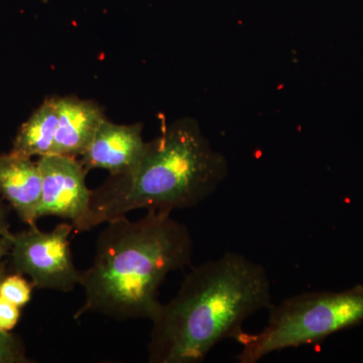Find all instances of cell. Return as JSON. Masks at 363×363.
<instances>
[{
  "label": "cell",
  "mask_w": 363,
  "mask_h": 363,
  "mask_svg": "<svg viewBox=\"0 0 363 363\" xmlns=\"http://www.w3.org/2000/svg\"><path fill=\"white\" fill-rule=\"evenodd\" d=\"M272 305L259 262L236 252L194 267L175 297L152 319L150 363H200L224 339H236L248 317Z\"/></svg>",
  "instance_id": "6da1fadb"
},
{
  "label": "cell",
  "mask_w": 363,
  "mask_h": 363,
  "mask_svg": "<svg viewBox=\"0 0 363 363\" xmlns=\"http://www.w3.org/2000/svg\"><path fill=\"white\" fill-rule=\"evenodd\" d=\"M106 224L98 235L93 264L82 272L84 303L74 318L94 313L117 321H152L162 304L157 296L164 279L192 259L190 231L162 211Z\"/></svg>",
  "instance_id": "7a4b0ae2"
},
{
  "label": "cell",
  "mask_w": 363,
  "mask_h": 363,
  "mask_svg": "<svg viewBox=\"0 0 363 363\" xmlns=\"http://www.w3.org/2000/svg\"><path fill=\"white\" fill-rule=\"evenodd\" d=\"M228 162L203 135L194 119L184 118L147 143L130 173L111 176L92 190L87 214L76 229L89 231L135 210L162 211L198 206L228 176Z\"/></svg>",
  "instance_id": "3957f363"
},
{
  "label": "cell",
  "mask_w": 363,
  "mask_h": 363,
  "mask_svg": "<svg viewBox=\"0 0 363 363\" xmlns=\"http://www.w3.org/2000/svg\"><path fill=\"white\" fill-rule=\"evenodd\" d=\"M269 320L259 333L243 331L238 360L255 363L271 353L319 342L363 322V286L342 292L300 294L269 307Z\"/></svg>",
  "instance_id": "277c9868"
},
{
  "label": "cell",
  "mask_w": 363,
  "mask_h": 363,
  "mask_svg": "<svg viewBox=\"0 0 363 363\" xmlns=\"http://www.w3.org/2000/svg\"><path fill=\"white\" fill-rule=\"evenodd\" d=\"M71 223H61L45 233L37 226L11 234V255L18 274L32 279L33 286L72 292L80 286L82 272L74 264L70 247Z\"/></svg>",
  "instance_id": "5b68a950"
},
{
  "label": "cell",
  "mask_w": 363,
  "mask_h": 363,
  "mask_svg": "<svg viewBox=\"0 0 363 363\" xmlns=\"http://www.w3.org/2000/svg\"><path fill=\"white\" fill-rule=\"evenodd\" d=\"M38 164L42 175L38 218L60 217L71 221L76 231L87 214L92 195L86 186L87 169L75 157L61 155L40 157Z\"/></svg>",
  "instance_id": "8992f818"
},
{
  "label": "cell",
  "mask_w": 363,
  "mask_h": 363,
  "mask_svg": "<svg viewBox=\"0 0 363 363\" xmlns=\"http://www.w3.org/2000/svg\"><path fill=\"white\" fill-rule=\"evenodd\" d=\"M140 124L123 125L102 121L88 149L82 155L87 171L104 169L111 176L130 173L142 161L147 143L142 135Z\"/></svg>",
  "instance_id": "52a82bcc"
},
{
  "label": "cell",
  "mask_w": 363,
  "mask_h": 363,
  "mask_svg": "<svg viewBox=\"0 0 363 363\" xmlns=\"http://www.w3.org/2000/svg\"><path fill=\"white\" fill-rule=\"evenodd\" d=\"M0 195L9 203L21 221L35 225L42 196V175L32 157L9 152L0 156Z\"/></svg>",
  "instance_id": "ba28073f"
},
{
  "label": "cell",
  "mask_w": 363,
  "mask_h": 363,
  "mask_svg": "<svg viewBox=\"0 0 363 363\" xmlns=\"http://www.w3.org/2000/svg\"><path fill=\"white\" fill-rule=\"evenodd\" d=\"M58 126L52 155L82 156L89 147L104 111L96 104L75 96L56 97Z\"/></svg>",
  "instance_id": "9c48e42d"
},
{
  "label": "cell",
  "mask_w": 363,
  "mask_h": 363,
  "mask_svg": "<svg viewBox=\"0 0 363 363\" xmlns=\"http://www.w3.org/2000/svg\"><path fill=\"white\" fill-rule=\"evenodd\" d=\"M57 126L56 97L49 98L21 125L11 152L26 157L52 155Z\"/></svg>",
  "instance_id": "30bf717a"
},
{
  "label": "cell",
  "mask_w": 363,
  "mask_h": 363,
  "mask_svg": "<svg viewBox=\"0 0 363 363\" xmlns=\"http://www.w3.org/2000/svg\"><path fill=\"white\" fill-rule=\"evenodd\" d=\"M0 297L18 307H23L32 298V286L21 274L7 277L4 281H0Z\"/></svg>",
  "instance_id": "8fae6325"
},
{
  "label": "cell",
  "mask_w": 363,
  "mask_h": 363,
  "mask_svg": "<svg viewBox=\"0 0 363 363\" xmlns=\"http://www.w3.org/2000/svg\"><path fill=\"white\" fill-rule=\"evenodd\" d=\"M30 362L23 344L9 332L0 330V363Z\"/></svg>",
  "instance_id": "7c38bea8"
},
{
  "label": "cell",
  "mask_w": 363,
  "mask_h": 363,
  "mask_svg": "<svg viewBox=\"0 0 363 363\" xmlns=\"http://www.w3.org/2000/svg\"><path fill=\"white\" fill-rule=\"evenodd\" d=\"M20 319V307L0 297V330H13Z\"/></svg>",
  "instance_id": "4fadbf2b"
},
{
  "label": "cell",
  "mask_w": 363,
  "mask_h": 363,
  "mask_svg": "<svg viewBox=\"0 0 363 363\" xmlns=\"http://www.w3.org/2000/svg\"><path fill=\"white\" fill-rule=\"evenodd\" d=\"M11 234L9 220H7V210L0 201V238H9Z\"/></svg>",
  "instance_id": "5bb4252c"
},
{
  "label": "cell",
  "mask_w": 363,
  "mask_h": 363,
  "mask_svg": "<svg viewBox=\"0 0 363 363\" xmlns=\"http://www.w3.org/2000/svg\"><path fill=\"white\" fill-rule=\"evenodd\" d=\"M9 250H11V241L9 238H0V264H1V260L4 255H7ZM0 274H1V269H0Z\"/></svg>",
  "instance_id": "9a60e30c"
}]
</instances>
